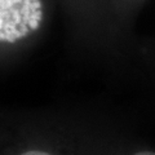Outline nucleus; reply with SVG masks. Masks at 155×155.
I'll list each match as a JSON object with an SVG mask.
<instances>
[{
    "instance_id": "20e7f679",
    "label": "nucleus",
    "mask_w": 155,
    "mask_h": 155,
    "mask_svg": "<svg viewBox=\"0 0 155 155\" xmlns=\"http://www.w3.org/2000/svg\"><path fill=\"white\" fill-rule=\"evenodd\" d=\"M147 0H105L107 70L114 75L128 71L133 65L138 41L134 25Z\"/></svg>"
},
{
    "instance_id": "423d86ee",
    "label": "nucleus",
    "mask_w": 155,
    "mask_h": 155,
    "mask_svg": "<svg viewBox=\"0 0 155 155\" xmlns=\"http://www.w3.org/2000/svg\"><path fill=\"white\" fill-rule=\"evenodd\" d=\"M114 155H155V149L147 146V145L119 141Z\"/></svg>"
},
{
    "instance_id": "f03ea898",
    "label": "nucleus",
    "mask_w": 155,
    "mask_h": 155,
    "mask_svg": "<svg viewBox=\"0 0 155 155\" xmlns=\"http://www.w3.org/2000/svg\"><path fill=\"white\" fill-rule=\"evenodd\" d=\"M57 5L58 0H0L3 74L21 64L43 40Z\"/></svg>"
},
{
    "instance_id": "f257e3e1",
    "label": "nucleus",
    "mask_w": 155,
    "mask_h": 155,
    "mask_svg": "<svg viewBox=\"0 0 155 155\" xmlns=\"http://www.w3.org/2000/svg\"><path fill=\"white\" fill-rule=\"evenodd\" d=\"M115 132L107 114L96 110L5 111L0 155H114Z\"/></svg>"
},
{
    "instance_id": "7ed1b4c3",
    "label": "nucleus",
    "mask_w": 155,
    "mask_h": 155,
    "mask_svg": "<svg viewBox=\"0 0 155 155\" xmlns=\"http://www.w3.org/2000/svg\"><path fill=\"white\" fill-rule=\"evenodd\" d=\"M65 18L66 43L78 64L107 70L105 0H58Z\"/></svg>"
},
{
    "instance_id": "39448f33",
    "label": "nucleus",
    "mask_w": 155,
    "mask_h": 155,
    "mask_svg": "<svg viewBox=\"0 0 155 155\" xmlns=\"http://www.w3.org/2000/svg\"><path fill=\"white\" fill-rule=\"evenodd\" d=\"M134 62L140 75L147 84L155 87V34L138 43Z\"/></svg>"
}]
</instances>
